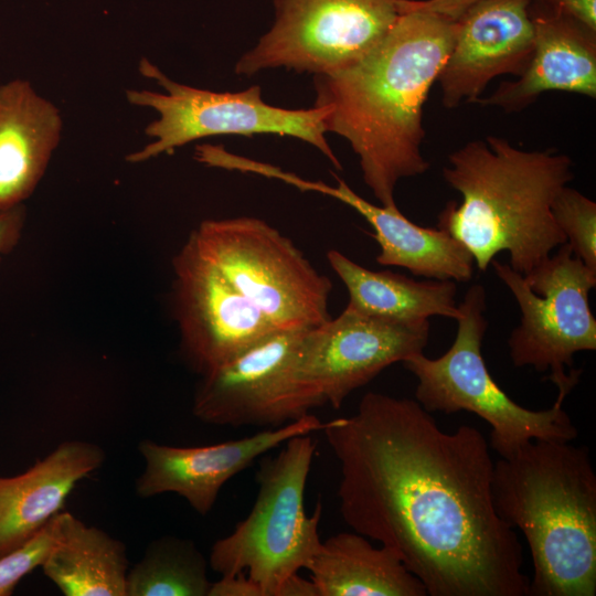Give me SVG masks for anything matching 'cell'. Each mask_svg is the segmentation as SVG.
I'll list each match as a JSON object with an SVG mask.
<instances>
[{
    "mask_svg": "<svg viewBox=\"0 0 596 596\" xmlns=\"http://www.w3.org/2000/svg\"><path fill=\"white\" fill-rule=\"evenodd\" d=\"M344 522L393 550L430 596H528L523 550L492 501L479 429L439 428L416 400L368 392L321 429Z\"/></svg>",
    "mask_w": 596,
    "mask_h": 596,
    "instance_id": "cell-1",
    "label": "cell"
},
{
    "mask_svg": "<svg viewBox=\"0 0 596 596\" xmlns=\"http://www.w3.org/2000/svg\"><path fill=\"white\" fill-rule=\"evenodd\" d=\"M457 20L412 8L407 0L383 41L353 66L315 75L313 106H328L327 134L344 138L364 183L386 207H397L400 180L429 169L421 146L424 105L450 52Z\"/></svg>",
    "mask_w": 596,
    "mask_h": 596,
    "instance_id": "cell-2",
    "label": "cell"
},
{
    "mask_svg": "<svg viewBox=\"0 0 596 596\" xmlns=\"http://www.w3.org/2000/svg\"><path fill=\"white\" fill-rule=\"evenodd\" d=\"M448 162L443 178L462 201L447 203L437 227L467 248L480 272L505 251L510 267L526 275L566 243L551 206L574 178L567 155L523 150L488 136L455 150Z\"/></svg>",
    "mask_w": 596,
    "mask_h": 596,
    "instance_id": "cell-3",
    "label": "cell"
},
{
    "mask_svg": "<svg viewBox=\"0 0 596 596\" xmlns=\"http://www.w3.org/2000/svg\"><path fill=\"white\" fill-rule=\"evenodd\" d=\"M497 514L524 535L529 595L596 594V475L588 448L534 439L494 462Z\"/></svg>",
    "mask_w": 596,
    "mask_h": 596,
    "instance_id": "cell-4",
    "label": "cell"
},
{
    "mask_svg": "<svg viewBox=\"0 0 596 596\" xmlns=\"http://www.w3.org/2000/svg\"><path fill=\"white\" fill-rule=\"evenodd\" d=\"M317 441L299 435L288 439L273 457H260L258 491L245 519L215 541L209 564L223 575L245 573L263 596H276L281 584L306 568L321 540V504L305 510V490Z\"/></svg>",
    "mask_w": 596,
    "mask_h": 596,
    "instance_id": "cell-5",
    "label": "cell"
},
{
    "mask_svg": "<svg viewBox=\"0 0 596 596\" xmlns=\"http://www.w3.org/2000/svg\"><path fill=\"white\" fill-rule=\"evenodd\" d=\"M456 338L439 358L423 352L403 361L418 383L415 400L429 413L468 411L491 426L490 445L500 458L514 455L534 439L573 441L578 430L563 404L532 411L515 403L497 384L481 354L487 330L486 289L475 284L458 306Z\"/></svg>",
    "mask_w": 596,
    "mask_h": 596,
    "instance_id": "cell-6",
    "label": "cell"
},
{
    "mask_svg": "<svg viewBox=\"0 0 596 596\" xmlns=\"http://www.w3.org/2000/svg\"><path fill=\"white\" fill-rule=\"evenodd\" d=\"M189 240L277 329L309 330L331 318L330 279L264 220H206Z\"/></svg>",
    "mask_w": 596,
    "mask_h": 596,
    "instance_id": "cell-7",
    "label": "cell"
},
{
    "mask_svg": "<svg viewBox=\"0 0 596 596\" xmlns=\"http://www.w3.org/2000/svg\"><path fill=\"white\" fill-rule=\"evenodd\" d=\"M490 264L521 311L520 324L508 340L512 363L549 371L547 380L557 389L555 402L563 404L582 373L573 370L574 354L596 350V319L589 307L596 273L568 243L526 275L496 259Z\"/></svg>",
    "mask_w": 596,
    "mask_h": 596,
    "instance_id": "cell-8",
    "label": "cell"
},
{
    "mask_svg": "<svg viewBox=\"0 0 596 596\" xmlns=\"http://www.w3.org/2000/svg\"><path fill=\"white\" fill-rule=\"evenodd\" d=\"M140 73L156 81L164 93L129 89V104L158 113L145 132L155 140L127 156L129 162H141L172 152L191 141L220 135L253 136L274 134L300 139L317 148L336 169L342 170L331 149L323 124L328 106L287 109L267 104L258 85L242 92H212L180 84L169 78L147 58L139 63Z\"/></svg>",
    "mask_w": 596,
    "mask_h": 596,
    "instance_id": "cell-9",
    "label": "cell"
},
{
    "mask_svg": "<svg viewBox=\"0 0 596 596\" xmlns=\"http://www.w3.org/2000/svg\"><path fill=\"white\" fill-rule=\"evenodd\" d=\"M403 1L274 0V24L240 57L235 73L285 67L315 76L349 68L383 41Z\"/></svg>",
    "mask_w": 596,
    "mask_h": 596,
    "instance_id": "cell-10",
    "label": "cell"
},
{
    "mask_svg": "<svg viewBox=\"0 0 596 596\" xmlns=\"http://www.w3.org/2000/svg\"><path fill=\"white\" fill-rule=\"evenodd\" d=\"M307 330H276L202 375L193 414L219 426L276 428L327 405L302 384L295 359Z\"/></svg>",
    "mask_w": 596,
    "mask_h": 596,
    "instance_id": "cell-11",
    "label": "cell"
},
{
    "mask_svg": "<svg viewBox=\"0 0 596 596\" xmlns=\"http://www.w3.org/2000/svg\"><path fill=\"white\" fill-rule=\"evenodd\" d=\"M429 321L389 322L345 309L305 331L297 349L298 380L340 408L345 398L387 366L423 352Z\"/></svg>",
    "mask_w": 596,
    "mask_h": 596,
    "instance_id": "cell-12",
    "label": "cell"
},
{
    "mask_svg": "<svg viewBox=\"0 0 596 596\" xmlns=\"http://www.w3.org/2000/svg\"><path fill=\"white\" fill-rule=\"evenodd\" d=\"M182 352L201 375L279 330L188 240L173 259Z\"/></svg>",
    "mask_w": 596,
    "mask_h": 596,
    "instance_id": "cell-13",
    "label": "cell"
},
{
    "mask_svg": "<svg viewBox=\"0 0 596 596\" xmlns=\"http://www.w3.org/2000/svg\"><path fill=\"white\" fill-rule=\"evenodd\" d=\"M533 0H481L457 19V32L437 83L441 103H477L496 77L525 70L534 44Z\"/></svg>",
    "mask_w": 596,
    "mask_h": 596,
    "instance_id": "cell-14",
    "label": "cell"
},
{
    "mask_svg": "<svg viewBox=\"0 0 596 596\" xmlns=\"http://www.w3.org/2000/svg\"><path fill=\"white\" fill-rule=\"evenodd\" d=\"M324 424L308 414L247 437L200 447H175L145 439L138 446L145 469L136 480V493L150 498L172 492L205 515L230 479L288 439L319 432Z\"/></svg>",
    "mask_w": 596,
    "mask_h": 596,
    "instance_id": "cell-15",
    "label": "cell"
},
{
    "mask_svg": "<svg viewBox=\"0 0 596 596\" xmlns=\"http://www.w3.org/2000/svg\"><path fill=\"white\" fill-rule=\"evenodd\" d=\"M534 44L517 78L477 103L505 113L522 111L540 95L557 91L596 97V32L578 21L532 3Z\"/></svg>",
    "mask_w": 596,
    "mask_h": 596,
    "instance_id": "cell-16",
    "label": "cell"
},
{
    "mask_svg": "<svg viewBox=\"0 0 596 596\" xmlns=\"http://www.w3.org/2000/svg\"><path fill=\"white\" fill-rule=\"evenodd\" d=\"M331 187L285 171L281 181L301 191H312L337 199L355 210L373 227L380 246L376 262L397 266L428 279L469 281L473 258L467 248L439 227H424L404 216L398 207L375 205L356 194L341 178Z\"/></svg>",
    "mask_w": 596,
    "mask_h": 596,
    "instance_id": "cell-17",
    "label": "cell"
},
{
    "mask_svg": "<svg viewBox=\"0 0 596 596\" xmlns=\"http://www.w3.org/2000/svg\"><path fill=\"white\" fill-rule=\"evenodd\" d=\"M58 108L30 82L0 84V212L22 205L44 175L61 139Z\"/></svg>",
    "mask_w": 596,
    "mask_h": 596,
    "instance_id": "cell-18",
    "label": "cell"
},
{
    "mask_svg": "<svg viewBox=\"0 0 596 596\" xmlns=\"http://www.w3.org/2000/svg\"><path fill=\"white\" fill-rule=\"evenodd\" d=\"M104 450L67 440L14 477H0V555L30 539L61 512L75 485L98 469Z\"/></svg>",
    "mask_w": 596,
    "mask_h": 596,
    "instance_id": "cell-19",
    "label": "cell"
},
{
    "mask_svg": "<svg viewBox=\"0 0 596 596\" xmlns=\"http://www.w3.org/2000/svg\"><path fill=\"white\" fill-rule=\"evenodd\" d=\"M327 259L348 290L347 307L362 315L402 324L460 316L453 280L417 281L392 270H371L337 249H330Z\"/></svg>",
    "mask_w": 596,
    "mask_h": 596,
    "instance_id": "cell-20",
    "label": "cell"
},
{
    "mask_svg": "<svg viewBox=\"0 0 596 596\" xmlns=\"http://www.w3.org/2000/svg\"><path fill=\"white\" fill-rule=\"evenodd\" d=\"M305 570L319 596L427 595L393 550L375 547L356 532H341L322 541Z\"/></svg>",
    "mask_w": 596,
    "mask_h": 596,
    "instance_id": "cell-21",
    "label": "cell"
},
{
    "mask_svg": "<svg viewBox=\"0 0 596 596\" xmlns=\"http://www.w3.org/2000/svg\"><path fill=\"white\" fill-rule=\"evenodd\" d=\"M57 539L42 564L65 596H126V545L70 512L56 514Z\"/></svg>",
    "mask_w": 596,
    "mask_h": 596,
    "instance_id": "cell-22",
    "label": "cell"
},
{
    "mask_svg": "<svg viewBox=\"0 0 596 596\" xmlns=\"http://www.w3.org/2000/svg\"><path fill=\"white\" fill-rule=\"evenodd\" d=\"M207 561L192 540H152L128 570L126 596H209Z\"/></svg>",
    "mask_w": 596,
    "mask_h": 596,
    "instance_id": "cell-23",
    "label": "cell"
},
{
    "mask_svg": "<svg viewBox=\"0 0 596 596\" xmlns=\"http://www.w3.org/2000/svg\"><path fill=\"white\" fill-rule=\"evenodd\" d=\"M551 211L573 253L596 273V203L565 185L554 198Z\"/></svg>",
    "mask_w": 596,
    "mask_h": 596,
    "instance_id": "cell-24",
    "label": "cell"
},
{
    "mask_svg": "<svg viewBox=\"0 0 596 596\" xmlns=\"http://www.w3.org/2000/svg\"><path fill=\"white\" fill-rule=\"evenodd\" d=\"M56 539L55 515L30 539L0 555V596L11 595L24 576L42 566Z\"/></svg>",
    "mask_w": 596,
    "mask_h": 596,
    "instance_id": "cell-25",
    "label": "cell"
},
{
    "mask_svg": "<svg viewBox=\"0 0 596 596\" xmlns=\"http://www.w3.org/2000/svg\"><path fill=\"white\" fill-rule=\"evenodd\" d=\"M533 2L567 15L596 32V0H533Z\"/></svg>",
    "mask_w": 596,
    "mask_h": 596,
    "instance_id": "cell-26",
    "label": "cell"
},
{
    "mask_svg": "<svg viewBox=\"0 0 596 596\" xmlns=\"http://www.w3.org/2000/svg\"><path fill=\"white\" fill-rule=\"evenodd\" d=\"M25 223L24 204L0 212V262L19 243Z\"/></svg>",
    "mask_w": 596,
    "mask_h": 596,
    "instance_id": "cell-27",
    "label": "cell"
},
{
    "mask_svg": "<svg viewBox=\"0 0 596 596\" xmlns=\"http://www.w3.org/2000/svg\"><path fill=\"white\" fill-rule=\"evenodd\" d=\"M209 596H263L260 588L245 573L223 575L210 587Z\"/></svg>",
    "mask_w": 596,
    "mask_h": 596,
    "instance_id": "cell-28",
    "label": "cell"
},
{
    "mask_svg": "<svg viewBox=\"0 0 596 596\" xmlns=\"http://www.w3.org/2000/svg\"><path fill=\"white\" fill-rule=\"evenodd\" d=\"M481 0H407L412 8L430 11L457 20L467 9Z\"/></svg>",
    "mask_w": 596,
    "mask_h": 596,
    "instance_id": "cell-29",
    "label": "cell"
},
{
    "mask_svg": "<svg viewBox=\"0 0 596 596\" xmlns=\"http://www.w3.org/2000/svg\"><path fill=\"white\" fill-rule=\"evenodd\" d=\"M276 596H319V593L311 579L296 573L281 584Z\"/></svg>",
    "mask_w": 596,
    "mask_h": 596,
    "instance_id": "cell-30",
    "label": "cell"
}]
</instances>
